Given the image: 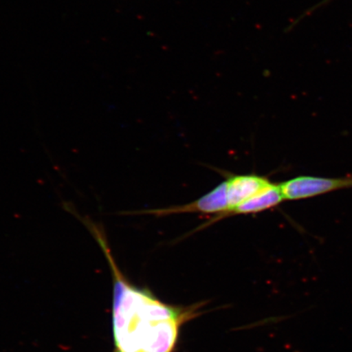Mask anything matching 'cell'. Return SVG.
Masks as SVG:
<instances>
[{"instance_id":"cell-3","label":"cell","mask_w":352,"mask_h":352,"mask_svg":"<svg viewBox=\"0 0 352 352\" xmlns=\"http://www.w3.org/2000/svg\"><path fill=\"white\" fill-rule=\"evenodd\" d=\"M227 210H228L227 188L226 182H223L212 190L190 204L170 206L167 208L132 211V212H125L124 214H148L155 215L157 217L184 213L215 214L217 215Z\"/></svg>"},{"instance_id":"cell-1","label":"cell","mask_w":352,"mask_h":352,"mask_svg":"<svg viewBox=\"0 0 352 352\" xmlns=\"http://www.w3.org/2000/svg\"><path fill=\"white\" fill-rule=\"evenodd\" d=\"M98 241L113 277V332L116 352H171L179 328L190 312L158 300L145 289L126 281L110 252L103 224L88 223Z\"/></svg>"},{"instance_id":"cell-4","label":"cell","mask_w":352,"mask_h":352,"mask_svg":"<svg viewBox=\"0 0 352 352\" xmlns=\"http://www.w3.org/2000/svg\"><path fill=\"white\" fill-rule=\"evenodd\" d=\"M226 182L228 210L266 191L274 184L267 177L257 175H233L228 176Z\"/></svg>"},{"instance_id":"cell-5","label":"cell","mask_w":352,"mask_h":352,"mask_svg":"<svg viewBox=\"0 0 352 352\" xmlns=\"http://www.w3.org/2000/svg\"><path fill=\"white\" fill-rule=\"evenodd\" d=\"M285 201L283 193H281L279 184H274V186L267 189L257 196L250 199L242 202V204L234 206L230 210L224 211V212L215 215V217L210 220V222L206 223L198 230H202L210 224L219 221L224 218L235 217L240 214H252L263 212L264 210H270L276 208Z\"/></svg>"},{"instance_id":"cell-2","label":"cell","mask_w":352,"mask_h":352,"mask_svg":"<svg viewBox=\"0 0 352 352\" xmlns=\"http://www.w3.org/2000/svg\"><path fill=\"white\" fill-rule=\"evenodd\" d=\"M285 200L298 201L327 195V193L352 188V176L324 178L300 175L279 184Z\"/></svg>"}]
</instances>
